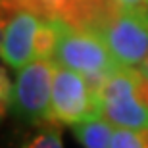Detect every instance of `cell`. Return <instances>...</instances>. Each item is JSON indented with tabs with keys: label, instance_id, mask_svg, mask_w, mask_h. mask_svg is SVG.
Wrapping results in <instances>:
<instances>
[{
	"label": "cell",
	"instance_id": "6da1fadb",
	"mask_svg": "<svg viewBox=\"0 0 148 148\" xmlns=\"http://www.w3.org/2000/svg\"><path fill=\"white\" fill-rule=\"evenodd\" d=\"M58 27L60 38L54 52V62L58 66L83 73L90 87L98 92L104 81L117 67H121V64L114 58L106 40L96 31L77 27L64 17H58Z\"/></svg>",
	"mask_w": 148,
	"mask_h": 148
},
{
	"label": "cell",
	"instance_id": "7a4b0ae2",
	"mask_svg": "<svg viewBox=\"0 0 148 148\" xmlns=\"http://www.w3.org/2000/svg\"><path fill=\"white\" fill-rule=\"evenodd\" d=\"M137 85V69L121 66L100 87V115L114 127L148 131V106L138 98Z\"/></svg>",
	"mask_w": 148,
	"mask_h": 148
},
{
	"label": "cell",
	"instance_id": "3957f363",
	"mask_svg": "<svg viewBox=\"0 0 148 148\" xmlns=\"http://www.w3.org/2000/svg\"><path fill=\"white\" fill-rule=\"evenodd\" d=\"M54 58H37L19 69L12 88L10 110L27 123H42L52 119L50 100L54 83Z\"/></svg>",
	"mask_w": 148,
	"mask_h": 148
},
{
	"label": "cell",
	"instance_id": "277c9868",
	"mask_svg": "<svg viewBox=\"0 0 148 148\" xmlns=\"http://www.w3.org/2000/svg\"><path fill=\"white\" fill-rule=\"evenodd\" d=\"M50 114L54 121L71 127L94 115H100L98 92L90 87L88 79L83 73L56 64Z\"/></svg>",
	"mask_w": 148,
	"mask_h": 148
},
{
	"label": "cell",
	"instance_id": "5b68a950",
	"mask_svg": "<svg viewBox=\"0 0 148 148\" xmlns=\"http://www.w3.org/2000/svg\"><path fill=\"white\" fill-rule=\"evenodd\" d=\"M96 33L106 40L121 66L138 67L148 58V14L117 10Z\"/></svg>",
	"mask_w": 148,
	"mask_h": 148
},
{
	"label": "cell",
	"instance_id": "8992f818",
	"mask_svg": "<svg viewBox=\"0 0 148 148\" xmlns=\"http://www.w3.org/2000/svg\"><path fill=\"white\" fill-rule=\"evenodd\" d=\"M40 14L27 8L4 10L2 16V60L14 69H21L35 60V38Z\"/></svg>",
	"mask_w": 148,
	"mask_h": 148
},
{
	"label": "cell",
	"instance_id": "52a82bcc",
	"mask_svg": "<svg viewBox=\"0 0 148 148\" xmlns=\"http://www.w3.org/2000/svg\"><path fill=\"white\" fill-rule=\"evenodd\" d=\"M114 129L115 127L102 115H94L90 119L73 125L77 140L85 148H110Z\"/></svg>",
	"mask_w": 148,
	"mask_h": 148
},
{
	"label": "cell",
	"instance_id": "ba28073f",
	"mask_svg": "<svg viewBox=\"0 0 148 148\" xmlns=\"http://www.w3.org/2000/svg\"><path fill=\"white\" fill-rule=\"evenodd\" d=\"M60 38L58 17H44L37 29L35 38V60L37 58H54L56 46Z\"/></svg>",
	"mask_w": 148,
	"mask_h": 148
},
{
	"label": "cell",
	"instance_id": "9c48e42d",
	"mask_svg": "<svg viewBox=\"0 0 148 148\" xmlns=\"http://www.w3.org/2000/svg\"><path fill=\"white\" fill-rule=\"evenodd\" d=\"M110 148H148L146 131H135V129L115 127L114 133H112Z\"/></svg>",
	"mask_w": 148,
	"mask_h": 148
},
{
	"label": "cell",
	"instance_id": "30bf717a",
	"mask_svg": "<svg viewBox=\"0 0 148 148\" xmlns=\"http://www.w3.org/2000/svg\"><path fill=\"white\" fill-rule=\"evenodd\" d=\"M23 148H64L62 144V133L58 127H46L29 137Z\"/></svg>",
	"mask_w": 148,
	"mask_h": 148
},
{
	"label": "cell",
	"instance_id": "8fae6325",
	"mask_svg": "<svg viewBox=\"0 0 148 148\" xmlns=\"http://www.w3.org/2000/svg\"><path fill=\"white\" fill-rule=\"evenodd\" d=\"M135 69H137V83H138L137 85L138 98L148 106V58Z\"/></svg>",
	"mask_w": 148,
	"mask_h": 148
},
{
	"label": "cell",
	"instance_id": "7c38bea8",
	"mask_svg": "<svg viewBox=\"0 0 148 148\" xmlns=\"http://www.w3.org/2000/svg\"><path fill=\"white\" fill-rule=\"evenodd\" d=\"M119 10L137 12V14H148V0H115Z\"/></svg>",
	"mask_w": 148,
	"mask_h": 148
}]
</instances>
